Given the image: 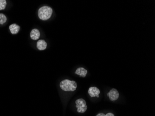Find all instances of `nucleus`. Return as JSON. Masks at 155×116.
I'll return each mask as SVG.
<instances>
[{
    "instance_id": "obj_2",
    "label": "nucleus",
    "mask_w": 155,
    "mask_h": 116,
    "mask_svg": "<svg viewBox=\"0 0 155 116\" xmlns=\"http://www.w3.org/2000/svg\"><path fill=\"white\" fill-rule=\"evenodd\" d=\"M38 16L41 20L45 21L50 19L53 14V10L49 6H44L39 10Z\"/></svg>"
},
{
    "instance_id": "obj_9",
    "label": "nucleus",
    "mask_w": 155,
    "mask_h": 116,
    "mask_svg": "<svg viewBox=\"0 0 155 116\" xmlns=\"http://www.w3.org/2000/svg\"><path fill=\"white\" fill-rule=\"evenodd\" d=\"M10 31L11 34H17L20 30V27L19 25H17V24H13L10 25L9 27Z\"/></svg>"
},
{
    "instance_id": "obj_3",
    "label": "nucleus",
    "mask_w": 155,
    "mask_h": 116,
    "mask_svg": "<svg viewBox=\"0 0 155 116\" xmlns=\"http://www.w3.org/2000/svg\"><path fill=\"white\" fill-rule=\"evenodd\" d=\"M77 111L79 113H84L87 109V106L85 100L83 99H79L75 101Z\"/></svg>"
},
{
    "instance_id": "obj_13",
    "label": "nucleus",
    "mask_w": 155,
    "mask_h": 116,
    "mask_svg": "<svg viewBox=\"0 0 155 116\" xmlns=\"http://www.w3.org/2000/svg\"><path fill=\"white\" fill-rule=\"evenodd\" d=\"M96 116H105V114L103 113H99L97 114Z\"/></svg>"
},
{
    "instance_id": "obj_12",
    "label": "nucleus",
    "mask_w": 155,
    "mask_h": 116,
    "mask_svg": "<svg viewBox=\"0 0 155 116\" xmlns=\"http://www.w3.org/2000/svg\"><path fill=\"white\" fill-rule=\"evenodd\" d=\"M105 116H115L114 115V114L112 113H109L106 114V115H105Z\"/></svg>"
},
{
    "instance_id": "obj_4",
    "label": "nucleus",
    "mask_w": 155,
    "mask_h": 116,
    "mask_svg": "<svg viewBox=\"0 0 155 116\" xmlns=\"http://www.w3.org/2000/svg\"><path fill=\"white\" fill-rule=\"evenodd\" d=\"M107 96L111 101H116L119 97V93L117 89L113 88L108 93Z\"/></svg>"
},
{
    "instance_id": "obj_5",
    "label": "nucleus",
    "mask_w": 155,
    "mask_h": 116,
    "mask_svg": "<svg viewBox=\"0 0 155 116\" xmlns=\"http://www.w3.org/2000/svg\"><path fill=\"white\" fill-rule=\"evenodd\" d=\"M89 95H90L91 97H95L99 96L100 94V90L99 88L96 87H91L89 89L88 91Z\"/></svg>"
},
{
    "instance_id": "obj_1",
    "label": "nucleus",
    "mask_w": 155,
    "mask_h": 116,
    "mask_svg": "<svg viewBox=\"0 0 155 116\" xmlns=\"http://www.w3.org/2000/svg\"><path fill=\"white\" fill-rule=\"evenodd\" d=\"M60 86L64 91H74L77 88V84L76 81L74 80L66 79L61 81Z\"/></svg>"
},
{
    "instance_id": "obj_11",
    "label": "nucleus",
    "mask_w": 155,
    "mask_h": 116,
    "mask_svg": "<svg viewBox=\"0 0 155 116\" xmlns=\"http://www.w3.org/2000/svg\"><path fill=\"white\" fill-rule=\"evenodd\" d=\"M7 5V1L6 0H0V10H2L5 9Z\"/></svg>"
},
{
    "instance_id": "obj_10",
    "label": "nucleus",
    "mask_w": 155,
    "mask_h": 116,
    "mask_svg": "<svg viewBox=\"0 0 155 116\" xmlns=\"http://www.w3.org/2000/svg\"><path fill=\"white\" fill-rule=\"evenodd\" d=\"M7 17L3 14H0V24H3L5 23L7 21Z\"/></svg>"
},
{
    "instance_id": "obj_7",
    "label": "nucleus",
    "mask_w": 155,
    "mask_h": 116,
    "mask_svg": "<svg viewBox=\"0 0 155 116\" xmlns=\"http://www.w3.org/2000/svg\"><path fill=\"white\" fill-rule=\"evenodd\" d=\"M40 37V32L37 29L34 28L31 31L30 33V37L32 40H37Z\"/></svg>"
},
{
    "instance_id": "obj_6",
    "label": "nucleus",
    "mask_w": 155,
    "mask_h": 116,
    "mask_svg": "<svg viewBox=\"0 0 155 116\" xmlns=\"http://www.w3.org/2000/svg\"><path fill=\"white\" fill-rule=\"evenodd\" d=\"M47 47V42L44 40H40L37 42V48L39 50H44Z\"/></svg>"
},
{
    "instance_id": "obj_8",
    "label": "nucleus",
    "mask_w": 155,
    "mask_h": 116,
    "mask_svg": "<svg viewBox=\"0 0 155 116\" xmlns=\"http://www.w3.org/2000/svg\"><path fill=\"white\" fill-rule=\"evenodd\" d=\"M75 74L79 75L82 77H85L87 74V71L83 67H79L76 70Z\"/></svg>"
}]
</instances>
